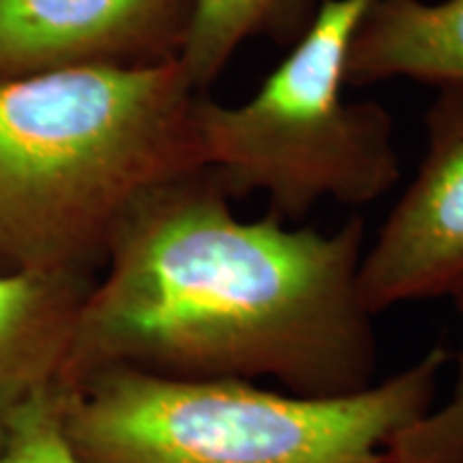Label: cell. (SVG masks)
<instances>
[{"mask_svg": "<svg viewBox=\"0 0 463 463\" xmlns=\"http://www.w3.org/2000/svg\"><path fill=\"white\" fill-rule=\"evenodd\" d=\"M364 222L335 230L241 219L208 167L133 204L89 288L61 384L106 369L184 380H275L303 397H344L378 373L373 314L358 270Z\"/></svg>", "mask_w": 463, "mask_h": 463, "instance_id": "cell-1", "label": "cell"}, {"mask_svg": "<svg viewBox=\"0 0 463 463\" xmlns=\"http://www.w3.org/2000/svg\"><path fill=\"white\" fill-rule=\"evenodd\" d=\"M181 61L0 78V251L78 273L150 189L202 165Z\"/></svg>", "mask_w": 463, "mask_h": 463, "instance_id": "cell-2", "label": "cell"}, {"mask_svg": "<svg viewBox=\"0 0 463 463\" xmlns=\"http://www.w3.org/2000/svg\"><path fill=\"white\" fill-rule=\"evenodd\" d=\"M447 363L433 345L344 397L106 369L62 386V416L82 463H386L392 438L436 405Z\"/></svg>", "mask_w": 463, "mask_h": 463, "instance_id": "cell-3", "label": "cell"}, {"mask_svg": "<svg viewBox=\"0 0 463 463\" xmlns=\"http://www.w3.org/2000/svg\"><path fill=\"white\" fill-rule=\"evenodd\" d=\"M375 0H322L256 95L195 108L202 165L232 200L264 195L269 215L300 223L322 202L363 208L399 183L389 109L344 97L358 22Z\"/></svg>", "mask_w": 463, "mask_h": 463, "instance_id": "cell-4", "label": "cell"}, {"mask_svg": "<svg viewBox=\"0 0 463 463\" xmlns=\"http://www.w3.org/2000/svg\"><path fill=\"white\" fill-rule=\"evenodd\" d=\"M425 136L419 172L364 247L358 283L373 316L453 294L463 281V84L439 86Z\"/></svg>", "mask_w": 463, "mask_h": 463, "instance_id": "cell-5", "label": "cell"}, {"mask_svg": "<svg viewBox=\"0 0 463 463\" xmlns=\"http://www.w3.org/2000/svg\"><path fill=\"white\" fill-rule=\"evenodd\" d=\"M195 0H0V78L176 61Z\"/></svg>", "mask_w": 463, "mask_h": 463, "instance_id": "cell-6", "label": "cell"}, {"mask_svg": "<svg viewBox=\"0 0 463 463\" xmlns=\"http://www.w3.org/2000/svg\"><path fill=\"white\" fill-rule=\"evenodd\" d=\"M86 292L78 273L20 269L0 275V433L26 397L61 384Z\"/></svg>", "mask_w": 463, "mask_h": 463, "instance_id": "cell-7", "label": "cell"}, {"mask_svg": "<svg viewBox=\"0 0 463 463\" xmlns=\"http://www.w3.org/2000/svg\"><path fill=\"white\" fill-rule=\"evenodd\" d=\"M389 80L463 84V0H375L352 37L345 82Z\"/></svg>", "mask_w": 463, "mask_h": 463, "instance_id": "cell-8", "label": "cell"}, {"mask_svg": "<svg viewBox=\"0 0 463 463\" xmlns=\"http://www.w3.org/2000/svg\"><path fill=\"white\" fill-rule=\"evenodd\" d=\"M314 11V0H195L178 61L194 89L204 92L242 43L256 37H300Z\"/></svg>", "mask_w": 463, "mask_h": 463, "instance_id": "cell-9", "label": "cell"}, {"mask_svg": "<svg viewBox=\"0 0 463 463\" xmlns=\"http://www.w3.org/2000/svg\"><path fill=\"white\" fill-rule=\"evenodd\" d=\"M0 439V463H82L65 430L62 386L26 397L9 414Z\"/></svg>", "mask_w": 463, "mask_h": 463, "instance_id": "cell-10", "label": "cell"}, {"mask_svg": "<svg viewBox=\"0 0 463 463\" xmlns=\"http://www.w3.org/2000/svg\"><path fill=\"white\" fill-rule=\"evenodd\" d=\"M450 297L463 322V281ZM386 463H463V337L449 397L392 438Z\"/></svg>", "mask_w": 463, "mask_h": 463, "instance_id": "cell-11", "label": "cell"}]
</instances>
